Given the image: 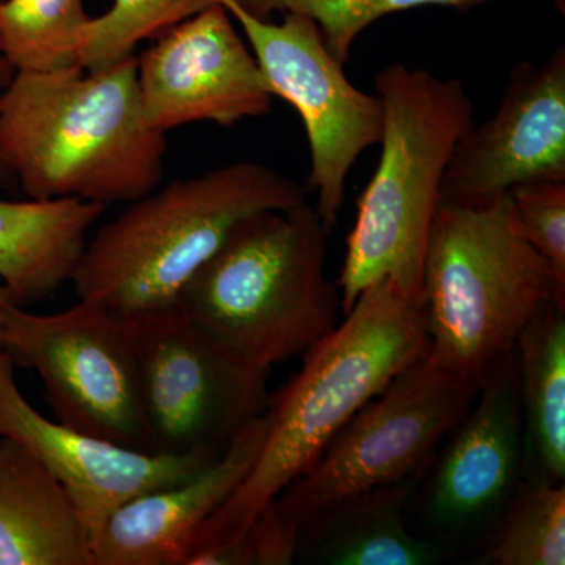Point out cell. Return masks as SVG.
<instances>
[{
	"label": "cell",
	"instance_id": "24",
	"mask_svg": "<svg viewBox=\"0 0 565 565\" xmlns=\"http://www.w3.org/2000/svg\"><path fill=\"white\" fill-rule=\"evenodd\" d=\"M300 523L273 501L243 533L200 550L185 565H289L297 559Z\"/></svg>",
	"mask_w": 565,
	"mask_h": 565
},
{
	"label": "cell",
	"instance_id": "7",
	"mask_svg": "<svg viewBox=\"0 0 565 565\" xmlns=\"http://www.w3.org/2000/svg\"><path fill=\"white\" fill-rule=\"evenodd\" d=\"M479 381L441 370L427 353L418 356L338 430L313 467L275 501L302 523L349 494L422 478L438 445L473 403Z\"/></svg>",
	"mask_w": 565,
	"mask_h": 565
},
{
	"label": "cell",
	"instance_id": "27",
	"mask_svg": "<svg viewBox=\"0 0 565 565\" xmlns=\"http://www.w3.org/2000/svg\"><path fill=\"white\" fill-rule=\"evenodd\" d=\"M11 302H13V300H11L9 291L0 285V332H2L3 316H6L7 307H9ZM0 351H2V348H0Z\"/></svg>",
	"mask_w": 565,
	"mask_h": 565
},
{
	"label": "cell",
	"instance_id": "3",
	"mask_svg": "<svg viewBox=\"0 0 565 565\" xmlns=\"http://www.w3.org/2000/svg\"><path fill=\"white\" fill-rule=\"evenodd\" d=\"M305 202L302 184L256 162L170 182L88 237L71 282L77 299L129 321L173 310L237 223Z\"/></svg>",
	"mask_w": 565,
	"mask_h": 565
},
{
	"label": "cell",
	"instance_id": "4",
	"mask_svg": "<svg viewBox=\"0 0 565 565\" xmlns=\"http://www.w3.org/2000/svg\"><path fill=\"white\" fill-rule=\"evenodd\" d=\"M329 234L308 202L248 215L184 286L177 308L255 366L303 355L343 311L326 273Z\"/></svg>",
	"mask_w": 565,
	"mask_h": 565
},
{
	"label": "cell",
	"instance_id": "2",
	"mask_svg": "<svg viewBox=\"0 0 565 565\" xmlns=\"http://www.w3.org/2000/svg\"><path fill=\"white\" fill-rule=\"evenodd\" d=\"M427 352L423 294L411 296L390 278L363 289L344 321L303 353L299 373L270 394L262 451L243 484L207 520L191 556L243 533L313 467L367 401Z\"/></svg>",
	"mask_w": 565,
	"mask_h": 565
},
{
	"label": "cell",
	"instance_id": "1",
	"mask_svg": "<svg viewBox=\"0 0 565 565\" xmlns=\"http://www.w3.org/2000/svg\"><path fill=\"white\" fill-rule=\"evenodd\" d=\"M166 152L167 134L145 122L136 54L17 71L0 96V166L28 199L131 203L159 188Z\"/></svg>",
	"mask_w": 565,
	"mask_h": 565
},
{
	"label": "cell",
	"instance_id": "19",
	"mask_svg": "<svg viewBox=\"0 0 565 565\" xmlns=\"http://www.w3.org/2000/svg\"><path fill=\"white\" fill-rule=\"evenodd\" d=\"M525 476L565 481V305L548 303L516 338Z\"/></svg>",
	"mask_w": 565,
	"mask_h": 565
},
{
	"label": "cell",
	"instance_id": "22",
	"mask_svg": "<svg viewBox=\"0 0 565 565\" xmlns=\"http://www.w3.org/2000/svg\"><path fill=\"white\" fill-rule=\"evenodd\" d=\"M218 0H114L110 9L92 17L79 51L87 71L109 68L125 61L139 43L158 40L174 25L195 17Z\"/></svg>",
	"mask_w": 565,
	"mask_h": 565
},
{
	"label": "cell",
	"instance_id": "23",
	"mask_svg": "<svg viewBox=\"0 0 565 565\" xmlns=\"http://www.w3.org/2000/svg\"><path fill=\"white\" fill-rule=\"evenodd\" d=\"M252 17L270 20L275 13L307 14L318 24L327 50L345 65L355 40L371 24L397 11L416 7H449L468 11L493 0H230ZM564 13V0H555Z\"/></svg>",
	"mask_w": 565,
	"mask_h": 565
},
{
	"label": "cell",
	"instance_id": "18",
	"mask_svg": "<svg viewBox=\"0 0 565 565\" xmlns=\"http://www.w3.org/2000/svg\"><path fill=\"white\" fill-rule=\"evenodd\" d=\"M106 206L76 199L0 200V285L20 307L51 299L73 280Z\"/></svg>",
	"mask_w": 565,
	"mask_h": 565
},
{
	"label": "cell",
	"instance_id": "6",
	"mask_svg": "<svg viewBox=\"0 0 565 565\" xmlns=\"http://www.w3.org/2000/svg\"><path fill=\"white\" fill-rule=\"evenodd\" d=\"M422 294L427 355L441 370L479 381L541 308L565 305V274L523 239L508 195L484 207L440 202Z\"/></svg>",
	"mask_w": 565,
	"mask_h": 565
},
{
	"label": "cell",
	"instance_id": "14",
	"mask_svg": "<svg viewBox=\"0 0 565 565\" xmlns=\"http://www.w3.org/2000/svg\"><path fill=\"white\" fill-rule=\"evenodd\" d=\"M525 479V437L514 353L482 374L473 403L451 430L427 486L426 511L445 535L498 519Z\"/></svg>",
	"mask_w": 565,
	"mask_h": 565
},
{
	"label": "cell",
	"instance_id": "13",
	"mask_svg": "<svg viewBox=\"0 0 565 565\" xmlns=\"http://www.w3.org/2000/svg\"><path fill=\"white\" fill-rule=\"evenodd\" d=\"M0 437L39 459L68 494L92 548L122 504L199 473L218 459L211 452L172 456L139 451L47 419L21 393L14 363L0 351Z\"/></svg>",
	"mask_w": 565,
	"mask_h": 565
},
{
	"label": "cell",
	"instance_id": "5",
	"mask_svg": "<svg viewBox=\"0 0 565 565\" xmlns=\"http://www.w3.org/2000/svg\"><path fill=\"white\" fill-rule=\"evenodd\" d=\"M384 110L377 169L356 200L338 278L343 313L373 282L390 278L422 296L424 258L441 181L457 143L475 126L462 81L401 63L375 77Z\"/></svg>",
	"mask_w": 565,
	"mask_h": 565
},
{
	"label": "cell",
	"instance_id": "15",
	"mask_svg": "<svg viewBox=\"0 0 565 565\" xmlns=\"http://www.w3.org/2000/svg\"><path fill=\"white\" fill-rule=\"evenodd\" d=\"M267 427L264 412L199 473L122 504L93 545V565H185L207 520L247 478Z\"/></svg>",
	"mask_w": 565,
	"mask_h": 565
},
{
	"label": "cell",
	"instance_id": "21",
	"mask_svg": "<svg viewBox=\"0 0 565 565\" xmlns=\"http://www.w3.org/2000/svg\"><path fill=\"white\" fill-rule=\"evenodd\" d=\"M479 564L564 565L565 486L525 476Z\"/></svg>",
	"mask_w": 565,
	"mask_h": 565
},
{
	"label": "cell",
	"instance_id": "25",
	"mask_svg": "<svg viewBox=\"0 0 565 565\" xmlns=\"http://www.w3.org/2000/svg\"><path fill=\"white\" fill-rule=\"evenodd\" d=\"M508 199L523 239L565 274V182L516 185Z\"/></svg>",
	"mask_w": 565,
	"mask_h": 565
},
{
	"label": "cell",
	"instance_id": "17",
	"mask_svg": "<svg viewBox=\"0 0 565 565\" xmlns=\"http://www.w3.org/2000/svg\"><path fill=\"white\" fill-rule=\"evenodd\" d=\"M0 565H93L68 494L32 452L0 437Z\"/></svg>",
	"mask_w": 565,
	"mask_h": 565
},
{
	"label": "cell",
	"instance_id": "9",
	"mask_svg": "<svg viewBox=\"0 0 565 565\" xmlns=\"http://www.w3.org/2000/svg\"><path fill=\"white\" fill-rule=\"evenodd\" d=\"M136 351L156 455L221 456L269 407L270 370L226 351L178 308L136 321Z\"/></svg>",
	"mask_w": 565,
	"mask_h": 565
},
{
	"label": "cell",
	"instance_id": "11",
	"mask_svg": "<svg viewBox=\"0 0 565 565\" xmlns=\"http://www.w3.org/2000/svg\"><path fill=\"white\" fill-rule=\"evenodd\" d=\"M137 82L145 122L162 134L191 122L232 128L273 110L255 55L221 2L137 55Z\"/></svg>",
	"mask_w": 565,
	"mask_h": 565
},
{
	"label": "cell",
	"instance_id": "26",
	"mask_svg": "<svg viewBox=\"0 0 565 565\" xmlns=\"http://www.w3.org/2000/svg\"><path fill=\"white\" fill-rule=\"evenodd\" d=\"M14 74H17V70L13 68L9 58H7L6 54L0 50V96H2L3 92L9 87ZM13 188H17V185H14L13 180H11L10 174L6 172V169L0 166V192L10 191V189Z\"/></svg>",
	"mask_w": 565,
	"mask_h": 565
},
{
	"label": "cell",
	"instance_id": "10",
	"mask_svg": "<svg viewBox=\"0 0 565 565\" xmlns=\"http://www.w3.org/2000/svg\"><path fill=\"white\" fill-rule=\"evenodd\" d=\"M218 2L239 24L274 98L291 104L302 118L310 145L308 188L318 195L315 210L323 226L332 232L353 163L381 140V99L353 87L313 18L291 11L281 22L259 20L230 0Z\"/></svg>",
	"mask_w": 565,
	"mask_h": 565
},
{
	"label": "cell",
	"instance_id": "20",
	"mask_svg": "<svg viewBox=\"0 0 565 565\" xmlns=\"http://www.w3.org/2000/svg\"><path fill=\"white\" fill-rule=\"evenodd\" d=\"M85 0H0V50L17 71L79 65Z\"/></svg>",
	"mask_w": 565,
	"mask_h": 565
},
{
	"label": "cell",
	"instance_id": "12",
	"mask_svg": "<svg viewBox=\"0 0 565 565\" xmlns=\"http://www.w3.org/2000/svg\"><path fill=\"white\" fill-rule=\"evenodd\" d=\"M565 182V50L542 65L512 68L497 114L457 143L440 202L465 207L497 203L516 185Z\"/></svg>",
	"mask_w": 565,
	"mask_h": 565
},
{
	"label": "cell",
	"instance_id": "16",
	"mask_svg": "<svg viewBox=\"0 0 565 565\" xmlns=\"http://www.w3.org/2000/svg\"><path fill=\"white\" fill-rule=\"evenodd\" d=\"M419 478L349 494L300 523L297 557L321 565H429L444 542L411 533L405 508Z\"/></svg>",
	"mask_w": 565,
	"mask_h": 565
},
{
	"label": "cell",
	"instance_id": "8",
	"mask_svg": "<svg viewBox=\"0 0 565 565\" xmlns=\"http://www.w3.org/2000/svg\"><path fill=\"white\" fill-rule=\"evenodd\" d=\"M0 348L40 375L55 419L152 452L137 374L136 321L85 300L52 315L11 302Z\"/></svg>",
	"mask_w": 565,
	"mask_h": 565
}]
</instances>
